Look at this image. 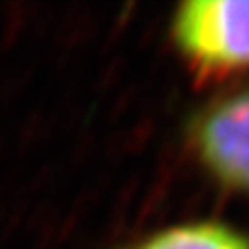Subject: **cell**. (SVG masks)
Instances as JSON below:
<instances>
[{"label": "cell", "instance_id": "cell-1", "mask_svg": "<svg viewBox=\"0 0 249 249\" xmlns=\"http://www.w3.org/2000/svg\"><path fill=\"white\" fill-rule=\"evenodd\" d=\"M173 42L201 74L249 68V0H190L173 16Z\"/></svg>", "mask_w": 249, "mask_h": 249}, {"label": "cell", "instance_id": "cell-2", "mask_svg": "<svg viewBox=\"0 0 249 249\" xmlns=\"http://www.w3.org/2000/svg\"><path fill=\"white\" fill-rule=\"evenodd\" d=\"M190 140L221 184L249 190V90L203 109L190 129Z\"/></svg>", "mask_w": 249, "mask_h": 249}, {"label": "cell", "instance_id": "cell-3", "mask_svg": "<svg viewBox=\"0 0 249 249\" xmlns=\"http://www.w3.org/2000/svg\"><path fill=\"white\" fill-rule=\"evenodd\" d=\"M136 249H249V241L228 225L197 221L160 230Z\"/></svg>", "mask_w": 249, "mask_h": 249}]
</instances>
